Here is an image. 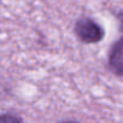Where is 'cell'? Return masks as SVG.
I'll return each mask as SVG.
<instances>
[{
    "label": "cell",
    "mask_w": 123,
    "mask_h": 123,
    "mask_svg": "<svg viewBox=\"0 0 123 123\" xmlns=\"http://www.w3.org/2000/svg\"><path fill=\"white\" fill-rule=\"evenodd\" d=\"M74 33L83 43H98L105 36L104 28L91 17H81L75 22Z\"/></svg>",
    "instance_id": "obj_1"
},
{
    "label": "cell",
    "mask_w": 123,
    "mask_h": 123,
    "mask_svg": "<svg viewBox=\"0 0 123 123\" xmlns=\"http://www.w3.org/2000/svg\"><path fill=\"white\" fill-rule=\"evenodd\" d=\"M109 67L112 73L123 76V37L118 39L110 48Z\"/></svg>",
    "instance_id": "obj_2"
},
{
    "label": "cell",
    "mask_w": 123,
    "mask_h": 123,
    "mask_svg": "<svg viewBox=\"0 0 123 123\" xmlns=\"http://www.w3.org/2000/svg\"><path fill=\"white\" fill-rule=\"evenodd\" d=\"M0 123H24V121L17 115L5 113L0 115Z\"/></svg>",
    "instance_id": "obj_3"
},
{
    "label": "cell",
    "mask_w": 123,
    "mask_h": 123,
    "mask_svg": "<svg viewBox=\"0 0 123 123\" xmlns=\"http://www.w3.org/2000/svg\"><path fill=\"white\" fill-rule=\"evenodd\" d=\"M116 18L118 21V27H119V30L123 33V11H119L117 15H116Z\"/></svg>",
    "instance_id": "obj_4"
},
{
    "label": "cell",
    "mask_w": 123,
    "mask_h": 123,
    "mask_svg": "<svg viewBox=\"0 0 123 123\" xmlns=\"http://www.w3.org/2000/svg\"><path fill=\"white\" fill-rule=\"evenodd\" d=\"M62 123H79V122H73V121H67V122H62Z\"/></svg>",
    "instance_id": "obj_5"
}]
</instances>
